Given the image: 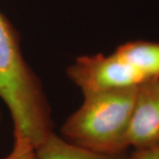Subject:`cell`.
<instances>
[{"instance_id": "1", "label": "cell", "mask_w": 159, "mask_h": 159, "mask_svg": "<svg viewBox=\"0 0 159 159\" xmlns=\"http://www.w3.org/2000/svg\"><path fill=\"white\" fill-rule=\"evenodd\" d=\"M0 98L11 114L14 138H27L36 148L53 132L43 86L23 57L16 29L1 11Z\"/></svg>"}, {"instance_id": "2", "label": "cell", "mask_w": 159, "mask_h": 159, "mask_svg": "<svg viewBox=\"0 0 159 159\" xmlns=\"http://www.w3.org/2000/svg\"><path fill=\"white\" fill-rule=\"evenodd\" d=\"M140 86L84 96L80 108L61 127L67 142L94 152L129 150L127 134Z\"/></svg>"}, {"instance_id": "3", "label": "cell", "mask_w": 159, "mask_h": 159, "mask_svg": "<svg viewBox=\"0 0 159 159\" xmlns=\"http://www.w3.org/2000/svg\"><path fill=\"white\" fill-rule=\"evenodd\" d=\"M66 73L83 96L137 87L147 80L136 68L113 52L77 57Z\"/></svg>"}, {"instance_id": "4", "label": "cell", "mask_w": 159, "mask_h": 159, "mask_svg": "<svg viewBox=\"0 0 159 159\" xmlns=\"http://www.w3.org/2000/svg\"><path fill=\"white\" fill-rule=\"evenodd\" d=\"M129 148H147L159 142V90L140 86L127 134Z\"/></svg>"}, {"instance_id": "5", "label": "cell", "mask_w": 159, "mask_h": 159, "mask_svg": "<svg viewBox=\"0 0 159 159\" xmlns=\"http://www.w3.org/2000/svg\"><path fill=\"white\" fill-rule=\"evenodd\" d=\"M37 159H130V152L102 154L74 145L52 132L36 147Z\"/></svg>"}, {"instance_id": "6", "label": "cell", "mask_w": 159, "mask_h": 159, "mask_svg": "<svg viewBox=\"0 0 159 159\" xmlns=\"http://www.w3.org/2000/svg\"><path fill=\"white\" fill-rule=\"evenodd\" d=\"M114 52L136 68L147 82L159 77V43L129 42L118 47Z\"/></svg>"}, {"instance_id": "7", "label": "cell", "mask_w": 159, "mask_h": 159, "mask_svg": "<svg viewBox=\"0 0 159 159\" xmlns=\"http://www.w3.org/2000/svg\"><path fill=\"white\" fill-rule=\"evenodd\" d=\"M3 159H37L36 149L27 138H14L13 148L10 154Z\"/></svg>"}, {"instance_id": "8", "label": "cell", "mask_w": 159, "mask_h": 159, "mask_svg": "<svg viewBox=\"0 0 159 159\" xmlns=\"http://www.w3.org/2000/svg\"><path fill=\"white\" fill-rule=\"evenodd\" d=\"M130 159H159V142L147 148L133 149Z\"/></svg>"}, {"instance_id": "9", "label": "cell", "mask_w": 159, "mask_h": 159, "mask_svg": "<svg viewBox=\"0 0 159 159\" xmlns=\"http://www.w3.org/2000/svg\"><path fill=\"white\" fill-rule=\"evenodd\" d=\"M147 83L148 86H150L151 88H153L155 89H158L159 90V77L157 79L152 80H149L148 82H145Z\"/></svg>"}]
</instances>
